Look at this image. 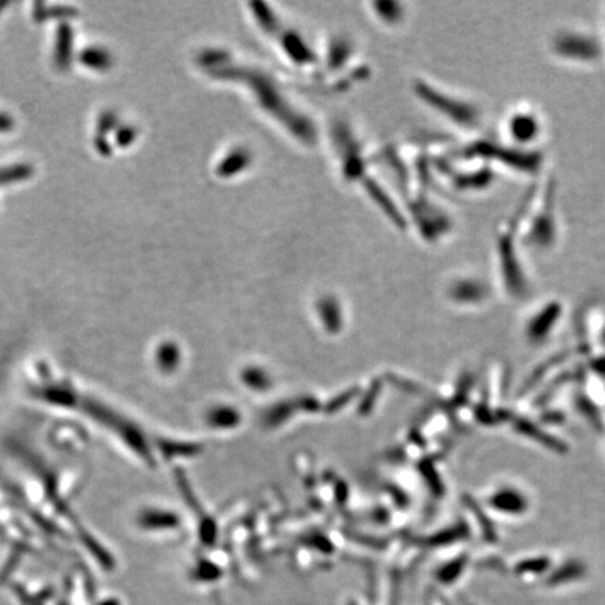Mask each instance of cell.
Instances as JSON below:
<instances>
[{
	"label": "cell",
	"mask_w": 605,
	"mask_h": 605,
	"mask_svg": "<svg viewBox=\"0 0 605 605\" xmlns=\"http://www.w3.org/2000/svg\"><path fill=\"white\" fill-rule=\"evenodd\" d=\"M489 506L506 514H523L529 508L527 497L513 488H502L492 493Z\"/></svg>",
	"instance_id": "cell-1"
},
{
	"label": "cell",
	"mask_w": 605,
	"mask_h": 605,
	"mask_svg": "<svg viewBox=\"0 0 605 605\" xmlns=\"http://www.w3.org/2000/svg\"><path fill=\"white\" fill-rule=\"evenodd\" d=\"M508 132L517 142L530 143L540 132L537 117L529 111H514L508 119Z\"/></svg>",
	"instance_id": "cell-2"
},
{
	"label": "cell",
	"mask_w": 605,
	"mask_h": 605,
	"mask_svg": "<svg viewBox=\"0 0 605 605\" xmlns=\"http://www.w3.org/2000/svg\"><path fill=\"white\" fill-rule=\"evenodd\" d=\"M559 313H561V307L556 303H552V304L547 306L545 308H542L540 311V314H537L530 321V325L527 329L529 339L533 342L544 340L548 336V333L552 331V328L555 326V324L559 318Z\"/></svg>",
	"instance_id": "cell-3"
},
{
	"label": "cell",
	"mask_w": 605,
	"mask_h": 605,
	"mask_svg": "<svg viewBox=\"0 0 605 605\" xmlns=\"http://www.w3.org/2000/svg\"><path fill=\"white\" fill-rule=\"evenodd\" d=\"M451 297L456 301H479L483 299V288L478 282H460L453 285Z\"/></svg>",
	"instance_id": "cell-4"
},
{
	"label": "cell",
	"mask_w": 605,
	"mask_h": 605,
	"mask_svg": "<svg viewBox=\"0 0 605 605\" xmlns=\"http://www.w3.org/2000/svg\"><path fill=\"white\" fill-rule=\"evenodd\" d=\"M517 429L522 431V433H524V435H527V436H531L533 439H536V440H541L544 445H547V446H549V447H554V450H558V451H563V445L562 443H559L558 440H552V439H549L547 435H544L541 430H538L537 427H534V424H531L530 422H520L517 424Z\"/></svg>",
	"instance_id": "cell-5"
}]
</instances>
